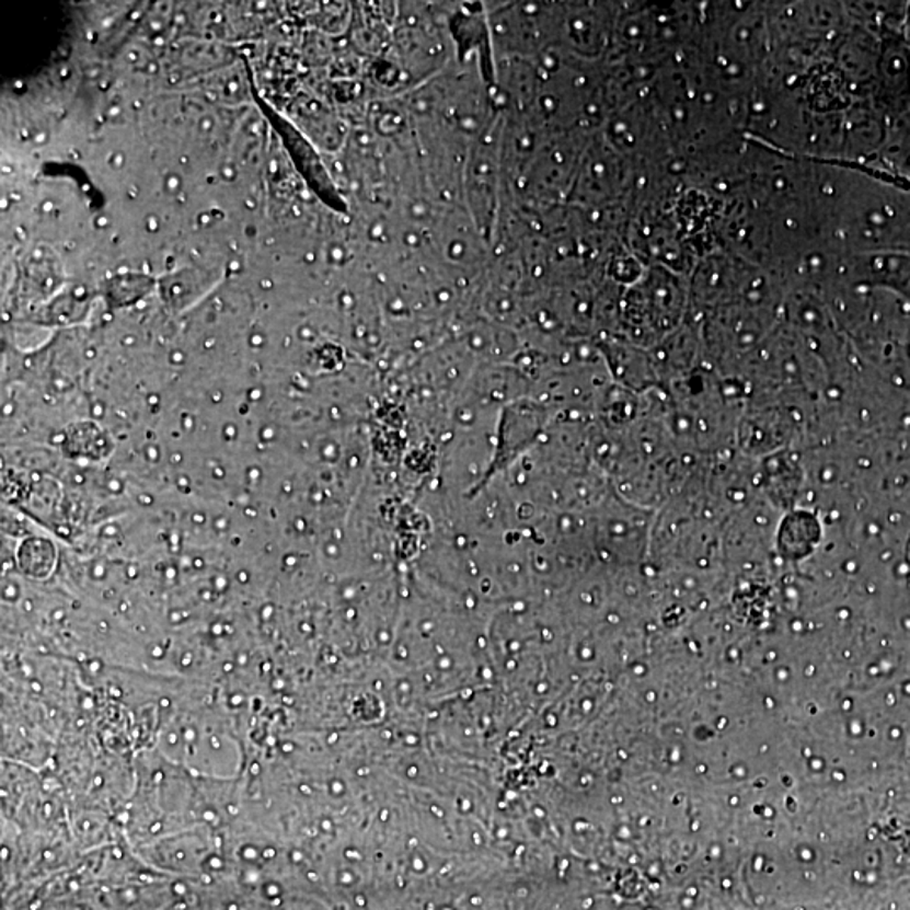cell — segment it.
<instances>
[{"instance_id": "277c9868", "label": "cell", "mask_w": 910, "mask_h": 910, "mask_svg": "<svg viewBox=\"0 0 910 910\" xmlns=\"http://www.w3.org/2000/svg\"><path fill=\"white\" fill-rule=\"evenodd\" d=\"M51 208H53L51 203H46V205H45V211H51Z\"/></svg>"}, {"instance_id": "5b68a950", "label": "cell", "mask_w": 910, "mask_h": 910, "mask_svg": "<svg viewBox=\"0 0 910 910\" xmlns=\"http://www.w3.org/2000/svg\"><path fill=\"white\" fill-rule=\"evenodd\" d=\"M150 71H158V65H154V62H152V65H150Z\"/></svg>"}, {"instance_id": "7a4b0ae2", "label": "cell", "mask_w": 910, "mask_h": 910, "mask_svg": "<svg viewBox=\"0 0 910 910\" xmlns=\"http://www.w3.org/2000/svg\"><path fill=\"white\" fill-rule=\"evenodd\" d=\"M177 186H180V180H177V177H171V180H168V187L176 189Z\"/></svg>"}, {"instance_id": "3957f363", "label": "cell", "mask_w": 910, "mask_h": 910, "mask_svg": "<svg viewBox=\"0 0 910 910\" xmlns=\"http://www.w3.org/2000/svg\"><path fill=\"white\" fill-rule=\"evenodd\" d=\"M211 127H212L211 118H206V120H203V128H205V130H209V128H211Z\"/></svg>"}, {"instance_id": "6da1fadb", "label": "cell", "mask_w": 910, "mask_h": 910, "mask_svg": "<svg viewBox=\"0 0 910 910\" xmlns=\"http://www.w3.org/2000/svg\"><path fill=\"white\" fill-rule=\"evenodd\" d=\"M158 227H159L158 218H154V216H152V218H149V230H152V231L158 230Z\"/></svg>"}]
</instances>
